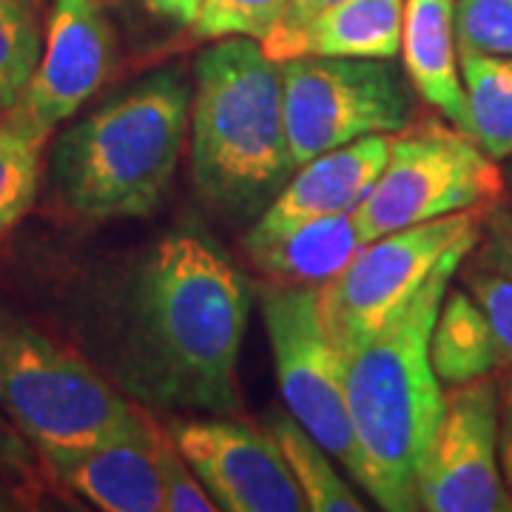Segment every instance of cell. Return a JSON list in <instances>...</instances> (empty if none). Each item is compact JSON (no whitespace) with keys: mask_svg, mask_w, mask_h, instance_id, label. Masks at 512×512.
Wrapping results in <instances>:
<instances>
[{"mask_svg":"<svg viewBox=\"0 0 512 512\" xmlns=\"http://www.w3.org/2000/svg\"><path fill=\"white\" fill-rule=\"evenodd\" d=\"M251 288L208 234L174 231L134 262L114 291H97L94 348L131 402L168 413L239 416V350Z\"/></svg>","mask_w":512,"mask_h":512,"instance_id":"1","label":"cell"},{"mask_svg":"<svg viewBox=\"0 0 512 512\" xmlns=\"http://www.w3.org/2000/svg\"><path fill=\"white\" fill-rule=\"evenodd\" d=\"M476 245H456L402 311L370 339L336 350L345 399L365 461V493L387 512L421 510L419 484L444 413V384L430 365L441 299Z\"/></svg>","mask_w":512,"mask_h":512,"instance_id":"2","label":"cell"},{"mask_svg":"<svg viewBox=\"0 0 512 512\" xmlns=\"http://www.w3.org/2000/svg\"><path fill=\"white\" fill-rule=\"evenodd\" d=\"M296 174L282 63L254 37H220L197 57L191 177L208 211L231 225L259 220Z\"/></svg>","mask_w":512,"mask_h":512,"instance_id":"3","label":"cell"},{"mask_svg":"<svg viewBox=\"0 0 512 512\" xmlns=\"http://www.w3.org/2000/svg\"><path fill=\"white\" fill-rule=\"evenodd\" d=\"M191 123V83L151 72L57 137L49 180L57 205L83 222L148 217L177 174Z\"/></svg>","mask_w":512,"mask_h":512,"instance_id":"4","label":"cell"},{"mask_svg":"<svg viewBox=\"0 0 512 512\" xmlns=\"http://www.w3.org/2000/svg\"><path fill=\"white\" fill-rule=\"evenodd\" d=\"M0 410L37 453L151 430V416L77 350L0 299Z\"/></svg>","mask_w":512,"mask_h":512,"instance_id":"5","label":"cell"},{"mask_svg":"<svg viewBox=\"0 0 512 512\" xmlns=\"http://www.w3.org/2000/svg\"><path fill=\"white\" fill-rule=\"evenodd\" d=\"M501 191L504 177L493 157L461 128L427 117L390 140L387 163L353 211V222L367 245L458 211H487L501 200Z\"/></svg>","mask_w":512,"mask_h":512,"instance_id":"6","label":"cell"},{"mask_svg":"<svg viewBox=\"0 0 512 512\" xmlns=\"http://www.w3.org/2000/svg\"><path fill=\"white\" fill-rule=\"evenodd\" d=\"M282 92L296 168L362 137L399 134L416 111L402 74L370 57H291Z\"/></svg>","mask_w":512,"mask_h":512,"instance_id":"7","label":"cell"},{"mask_svg":"<svg viewBox=\"0 0 512 512\" xmlns=\"http://www.w3.org/2000/svg\"><path fill=\"white\" fill-rule=\"evenodd\" d=\"M259 305L288 413L365 487V461L350 424L342 359L319 313V288L271 282L259 288Z\"/></svg>","mask_w":512,"mask_h":512,"instance_id":"8","label":"cell"},{"mask_svg":"<svg viewBox=\"0 0 512 512\" xmlns=\"http://www.w3.org/2000/svg\"><path fill=\"white\" fill-rule=\"evenodd\" d=\"M484 211H458L373 239L348 268L319 288V313L336 350L382 330L424 288L441 256L456 245H478Z\"/></svg>","mask_w":512,"mask_h":512,"instance_id":"9","label":"cell"},{"mask_svg":"<svg viewBox=\"0 0 512 512\" xmlns=\"http://www.w3.org/2000/svg\"><path fill=\"white\" fill-rule=\"evenodd\" d=\"M427 512H512L498 458V379L484 376L444 393L419 484Z\"/></svg>","mask_w":512,"mask_h":512,"instance_id":"10","label":"cell"},{"mask_svg":"<svg viewBox=\"0 0 512 512\" xmlns=\"http://www.w3.org/2000/svg\"><path fill=\"white\" fill-rule=\"evenodd\" d=\"M168 436L194 467L202 487L225 512H305L285 453L265 427L237 416L171 419Z\"/></svg>","mask_w":512,"mask_h":512,"instance_id":"11","label":"cell"},{"mask_svg":"<svg viewBox=\"0 0 512 512\" xmlns=\"http://www.w3.org/2000/svg\"><path fill=\"white\" fill-rule=\"evenodd\" d=\"M117 43L97 0H55L43 55L20 106L55 131L114 72Z\"/></svg>","mask_w":512,"mask_h":512,"instance_id":"12","label":"cell"},{"mask_svg":"<svg viewBox=\"0 0 512 512\" xmlns=\"http://www.w3.org/2000/svg\"><path fill=\"white\" fill-rule=\"evenodd\" d=\"M387 154L390 137L373 134L299 165L291 183L279 191V197L251 225L245 237V251L282 237L299 222L328 214H353L379 180Z\"/></svg>","mask_w":512,"mask_h":512,"instance_id":"13","label":"cell"},{"mask_svg":"<svg viewBox=\"0 0 512 512\" xmlns=\"http://www.w3.org/2000/svg\"><path fill=\"white\" fill-rule=\"evenodd\" d=\"M157 433L151 424L143 436L106 441L94 447H74L43 453L46 473L69 493L103 512L163 510V487L157 470Z\"/></svg>","mask_w":512,"mask_h":512,"instance_id":"14","label":"cell"},{"mask_svg":"<svg viewBox=\"0 0 512 512\" xmlns=\"http://www.w3.org/2000/svg\"><path fill=\"white\" fill-rule=\"evenodd\" d=\"M402 57L413 92L473 137L458 63L456 0H404Z\"/></svg>","mask_w":512,"mask_h":512,"instance_id":"15","label":"cell"},{"mask_svg":"<svg viewBox=\"0 0 512 512\" xmlns=\"http://www.w3.org/2000/svg\"><path fill=\"white\" fill-rule=\"evenodd\" d=\"M404 0H342L265 55L285 63L291 57H370L393 60L402 52Z\"/></svg>","mask_w":512,"mask_h":512,"instance_id":"16","label":"cell"},{"mask_svg":"<svg viewBox=\"0 0 512 512\" xmlns=\"http://www.w3.org/2000/svg\"><path fill=\"white\" fill-rule=\"evenodd\" d=\"M359 248L362 239L353 214H328L299 222L282 237L248 248V256L271 282L322 288L348 268Z\"/></svg>","mask_w":512,"mask_h":512,"instance_id":"17","label":"cell"},{"mask_svg":"<svg viewBox=\"0 0 512 512\" xmlns=\"http://www.w3.org/2000/svg\"><path fill=\"white\" fill-rule=\"evenodd\" d=\"M430 365L444 387L476 382L501 370L493 328L467 288H447L430 333Z\"/></svg>","mask_w":512,"mask_h":512,"instance_id":"18","label":"cell"},{"mask_svg":"<svg viewBox=\"0 0 512 512\" xmlns=\"http://www.w3.org/2000/svg\"><path fill=\"white\" fill-rule=\"evenodd\" d=\"M49 137L52 128L20 103L0 114V239L9 237L35 205Z\"/></svg>","mask_w":512,"mask_h":512,"instance_id":"19","label":"cell"},{"mask_svg":"<svg viewBox=\"0 0 512 512\" xmlns=\"http://www.w3.org/2000/svg\"><path fill=\"white\" fill-rule=\"evenodd\" d=\"M473 140L495 163L512 160V57L458 49Z\"/></svg>","mask_w":512,"mask_h":512,"instance_id":"20","label":"cell"},{"mask_svg":"<svg viewBox=\"0 0 512 512\" xmlns=\"http://www.w3.org/2000/svg\"><path fill=\"white\" fill-rule=\"evenodd\" d=\"M268 430L279 441L285 461L291 467L299 490L305 495V504L313 512H362L367 504L350 487L339 470L333 467L336 458L313 439L311 433L293 419L291 413H271Z\"/></svg>","mask_w":512,"mask_h":512,"instance_id":"21","label":"cell"},{"mask_svg":"<svg viewBox=\"0 0 512 512\" xmlns=\"http://www.w3.org/2000/svg\"><path fill=\"white\" fill-rule=\"evenodd\" d=\"M43 55L32 0H0V114L18 106Z\"/></svg>","mask_w":512,"mask_h":512,"instance_id":"22","label":"cell"},{"mask_svg":"<svg viewBox=\"0 0 512 512\" xmlns=\"http://www.w3.org/2000/svg\"><path fill=\"white\" fill-rule=\"evenodd\" d=\"M288 9V0H202L194 20L200 40L220 37H254L265 40Z\"/></svg>","mask_w":512,"mask_h":512,"instance_id":"23","label":"cell"},{"mask_svg":"<svg viewBox=\"0 0 512 512\" xmlns=\"http://www.w3.org/2000/svg\"><path fill=\"white\" fill-rule=\"evenodd\" d=\"M458 276L487 316L495 345H498L501 370H507L512 367V276L481 259H473V262L464 259Z\"/></svg>","mask_w":512,"mask_h":512,"instance_id":"24","label":"cell"},{"mask_svg":"<svg viewBox=\"0 0 512 512\" xmlns=\"http://www.w3.org/2000/svg\"><path fill=\"white\" fill-rule=\"evenodd\" d=\"M458 49L512 57V0H456Z\"/></svg>","mask_w":512,"mask_h":512,"instance_id":"25","label":"cell"},{"mask_svg":"<svg viewBox=\"0 0 512 512\" xmlns=\"http://www.w3.org/2000/svg\"><path fill=\"white\" fill-rule=\"evenodd\" d=\"M157 470H160V487H163L165 512H214L217 504L202 487L194 467L185 461L180 447L160 427L157 433Z\"/></svg>","mask_w":512,"mask_h":512,"instance_id":"26","label":"cell"},{"mask_svg":"<svg viewBox=\"0 0 512 512\" xmlns=\"http://www.w3.org/2000/svg\"><path fill=\"white\" fill-rule=\"evenodd\" d=\"M43 470H46L43 458L32 447V441L26 439L0 410V478L18 484L20 490H26L37 498Z\"/></svg>","mask_w":512,"mask_h":512,"instance_id":"27","label":"cell"},{"mask_svg":"<svg viewBox=\"0 0 512 512\" xmlns=\"http://www.w3.org/2000/svg\"><path fill=\"white\" fill-rule=\"evenodd\" d=\"M476 259L512 276V208L495 202L484 211Z\"/></svg>","mask_w":512,"mask_h":512,"instance_id":"28","label":"cell"},{"mask_svg":"<svg viewBox=\"0 0 512 512\" xmlns=\"http://www.w3.org/2000/svg\"><path fill=\"white\" fill-rule=\"evenodd\" d=\"M336 3H342V0H288L285 15L276 23L274 32L262 40V49H265V52L276 49L279 43H285L288 37H293L296 32H302L311 20L319 18L322 12H328L330 6H336Z\"/></svg>","mask_w":512,"mask_h":512,"instance_id":"29","label":"cell"},{"mask_svg":"<svg viewBox=\"0 0 512 512\" xmlns=\"http://www.w3.org/2000/svg\"><path fill=\"white\" fill-rule=\"evenodd\" d=\"M498 458L512 498V367L501 370L498 379Z\"/></svg>","mask_w":512,"mask_h":512,"instance_id":"30","label":"cell"},{"mask_svg":"<svg viewBox=\"0 0 512 512\" xmlns=\"http://www.w3.org/2000/svg\"><path fill=\"white\" fill-rule=\"evenodd\" d=\"M146 6L154 15L171 20V23L194 26V20L202 9V0H146Z\"/></svg>","mask_w":512,"mask_h":512,"instance_id":"31","label":"cell"},{"mask_svg":"<svg viewBox=\"0 0 512 512\" xmlns=\"http://www.w3.org/2000/svg\"><path fill=\"white\" fill-rule=\"evenodd\" d=\"M35 501V495H29L26 490H20L18 484L0 478V512H18V510H29Z\"/></svg>","mask_w":512,"mask_h":512,"instance_id":"32","label":"cell"},{"mask_svg":"<svg viewBox=\"0 0 512 512\" xmlns=\"http://www.w3.org/2000/svg\"><path fill=\"white\" fill-rule=\"evenodd\" d=\"M504 180H507V185L512 188V163L507 165V171H504Z\"/></svg>","mask_w":512,"mask_h":512,"instance_id":"33","label":"cell"}]
</instances>
